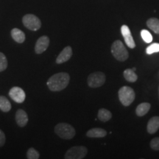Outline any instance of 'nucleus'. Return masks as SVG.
<instances>
[{"instance_id":"f257e3e1","label":"nucleus","mask_w":159,"mask_h":159,"mask_svg":"<svg viewBox=\"0 0 159 159\" xmlns=\"http://www.w3.org/2000/svg\"><path fill=\"white\" fill-rule=\"evenodd\" d=\"M70 76L66 72H60L50 77L47 81V86L52 91H60L69 85Z\"/></svg>"},{"instance_id":"f03ea898","label":"nucleus","mask_w":159,"mask_h":159,"mask_svg":"<svg viewBox=\"0 0 159 159\" xmlns=\"http://www.w3.org/2000/svg\"><path fill=\"white\" fill-rule=\"evenodd\" d=\"M111 52L114 57L119 61H125L128 58L129 54L123 43L116 40L111 46Z\"/></svg>"},{"instance_id":"7ed1b4c3","label":"nucleus","mask_w":159,"mask_h":159,"mask_svg":"<svg viewBox=\"0 0 159 159\" xmlns=\"http://www.w3.org/2000/svg\"><path fill=\"white\" fill-rule=\"evenodd\" d=\"M55 132L63 139H71L75 136V128L67 123H59L55 127Z\"/></svg>"},{"instance_id":"20e7f679","label":"nucleus","mask_w":159,"mask_h":159,"mask_svg":"<svg viewBox=\"0 0 159 159\" xmlns=\"http://www.w3.org/2000/svg\"><path fill=\"white\" fill-rule=\"evenodd\" d=\"M135 92L134 89L128 86H123L119 91V99L124 106H129L134 101Z\"/></svg>"},{"instance_id":"39448f33","label":"nucleus","mask_w":159,"mask_h":159,"mask_svg":"<svg viewBox=\"0 0 159 159\" xmlns=\"http://www.w3.org/2000/svg\"><path fill=\"white\" fill-rule=\"evenodd\" d=\"M88 150L85 147L75 146L67 150L64 158L66 159H82L87 155Z\"/></svg>"},{"instance_id":"423d86ee","label":"nucleus","mask_w":159,"mask_h":159,"mask_svg":"<svg viewBox=\"0 0 159 159\" xmlns=\"http://www.w3.org/2000/svg\"><path fill=\"white\" fill-rule=\"evenodd\" d=\"M106 77L103 72L101 71H96V72L91 73L88 77L87 83L89 87L91 88H98L102 86L105 82Z\"/></svg>"},{"instance_id":"0eeeda50","label":"nucleus","mask_w":159,"mask_h":159,"mask_svg":"<svg viewBox=\"0 0 159 159\" xmlns=\"http://www.w3.org/2000/svg\"><path fill=\"white\" fill-rule=\"evenodd\" d=\"M22 21L24 25L27 29L33 31H36L41 27V20L36 16L33 14H27L23 17Z\"/></svg>"},{"instance_id":"6e6552de","label":"nucleus","mask_w":159,"mask_h":159,"mask_svg":"<svg viewBox=\"0 0 159 159\" xmlns=\"http://www.w3.org/2000/svg\"><path fill=\"white\" fill-rule=\"evenodd\" d=\"M9 96L11 98L17 103H22L25 100V93L22 89L20 87H13L9 91Z\"/></svg>"},{"instance_id":"1a4fd4ad","label":"nucleus","mask_w":159,"mask_h":159,"mask_svg":"<svg viewBox=\"0 0 159 159\" xmlns=\"http://www.w3.org/2000/svg\"><path fill=\"white\" fill-rule=\"evenodd\" d=\"M121 33L123 38H124L125 43L128 45V47L131 49H134L136 47V43L134 42V38L131 35V32L129 27L127 25H122L121 27Z\"/></svg>"},{"instance_id":"9d476101","label":"nucleus","mask_w":159,"mask_h":159,"mask_svg":"<svg viewBox=\"0 0 159 159\" xmlns=\"http://www.w3.org/2000/svg\"><path fill=\"white\" fill-rule=\"evenodd\" d=\"M49 44V37L43 35V36L40 37L38 39L36 43L35 46V52L37 54H41L43 52L47 50Z\"/></svg>"},{"instance_id":"9b49d317","label":"nucleus","mask_w":159,"mask_h":159,"mask_svg":"<svg viewBox=\"0 0 159 159\" xmlns=\"http://www.w3.org/2000/svg\"><path fill=\"white\" fill-rule=\"evenodd\" d=\"M71 55H72V49L71 47L68 46V47H65L57 56L56 58V63L61 64V63L66 62L71 58Z\"/></svg>"},{"instance_id":"f8f14e48","label":"nucleus","mask_w":159,"mask_h":159,"mask_svg":"<svg viewBox=\"0 0 159 159\" xmlns=\"http://www.w3.org/2000/svg\"><path fill=\"white\" fill-rule=\"evenodd\" d=\"M16 121L19 127H25L28 122V116L27 113L22 109H19L16 114Z\"/></svg>"},{"instance_id":"ddd939ff","label":"nucleus","mask_w":159,"mask_h":159,"mask_svg":"<svg viewBox=\"0 0 159 159\" xmlns=\"http://www.w3.org/2000/svg\"><path fill=\"white\" fill-rule=\"evenodd\" d=\"M159 129V116L152 117L148 123L147 130L150 134H153L156 133Z\"/></svg>"},{"instance_id":"4468645a","label":"nucleus","mask_w":159,"mask_h":159,"mask_svg":"<svg viewBox=\"0 0 159 159\" xmlns=\"http://www.w3.org/2000/svg\"><path fill=\"white\" fill-rule=\"evenodd\" d=\"M107 135V132L102 128H92L86 133L89 138H102Z\"/></svg>"},{"instance_id":"2eb2a0df","label":"nucleus","mask_w":159,"mask_h":159,"mask_svg":"<svg viewBox=\"0 0 159 159\" xmlns=\"http://www.w3.org/2000/svg\"><path fill=\"white\" fill-rule=\"evenodd\" d=\"M11 36L17 43H21L25 41V35L21 30L14 28L11 30Z\"/></svg>"},{"instance_id":"dca6fc26","label":"nucleus","mask_w":159,"mask_h":159,"mask_svg":"<svg viewBox=\"0 0 159 159\" xmlns=\"http://www.w3.org/2000/svg\"><path fill=\"white\" fill-rule=\"evenodd\" d=\"M151 105L150 103L148 102H142L140 105L137 106L136 113L137 116H143L145 114H148V112L150 111Z\"/></svg>"},{"instance_id":"f3484780","label":"nucleus","mask_w":159,"mask_h":159,"mask_svg":"<svg viewBox=\"0 0 159 159\" xmlns=\"http://www.w3.org/2000/svg\"><path fill=\"white\" fill-rule=\"evenodd\" d=\"M97 117L101 122H108L110 120L112 117V114L108 110L105 108H101L99 109L98 111V114H97Z\"/></svg>"},{"instance_id":"a211bd4d","label":"nucleus","mask_w":159,"mask_h":159,"mask_svg":"<svg viewBox=\"0 0 159 159\" xmlns=\"http://www.w3.org/2000/svg\"><path fill=\"white\" fill-rule=\"evenodd\" d=\"M148 27L150 30H152L154 33L158 34L159 33V19L156 18H151L147 21Z\"/></svg>"},{"instance_id":"6ab92c4d","label":"nucleus","mask_w":159,"mask_h":159,"mask_svg":"<svg viewBox=\"0 0 159 159\" xmlns=\"http://www.w3.org/2000/svg\"><path fill=\"white\" fill-rule=\"evenodd\" d=\"M123 75H124L125 80L127 81H128V82L134 83L138 79L136 74L132 69H128L126 70H125L124 72H123Z\"/></svg>"},{"instance_id":"aec40b11","label":"nucleus","mask_w":159,"mask_h":159,"mask_svg":"<svg viewBox=\"0 0 159 159\" xmlns=\"http://www.w3.org/2000/svg\"><path fill=\"white\" fill-rule=\"evenodd\" d=\"M11 109V104L5 97L0 96V110L3 112H8Z\"/></svg>"},{"instance_id":"412c9836","label":"nucleus","mask_w":159,"mask_h":159,"mask_svg":"<svg viewBox=\"0 0 159 159\" xmlns=\"http://www.w3.org/2000/svg\"><path fill=\"white\" fill-rule=\"evenodd\" d=\"M27 158L28 159H39L40 154L34 148H30L27 152Z\"/></svg>"},{"instance_id":"4be33fe9","label":"nucleus","mask_w":159,"mask_h":159,"mask_svg":"<svg viewBox=\"0 0 159 159\" xmlns=\"http://www.w3.org/2000/svg\"><path fill=\"white\" fill-rule=\"evenodd\" d=\"M141 35H142V38L143 40L146 43H151L152 41V35L150 34V33L149 31L147 30H142L141 31Z\"/></svg>"},{"instance_id":"5701e85b","label":"nucleus","mask_w":159,"mask_h":159,"mask_svg":"<svg viewBox=\"0 0 159 159\" xmlns=\"http://www.w3.org/2000/svg\"><path fill=\"white\" fill-rule=\"evenodd\" d=\"M146 52L148 55L153 54V53L158 52H159V43H153L150 44L148 48L146 49Z\"/></svg>"},{"instance_id":"b1692460","label":"nucleus","mask_w":159,"mask_h":159,"mask_svg":"<svg viewBox=\"0 0 159 159\" xmlns=\"http://www.w3.org/2000/svg\"><path fill=\"white\" fill-rule=\"evenodd\" d=\"M7 67V57L2 52H0V71L5 70Z\"/></svg>"},{"instance_id":"393cba45","label":"nucleus","mask_w":159,"mask_h":159,"mask_svg":"<svg viewBox=\"0 0 159 159\" xmlns=\"http://www.w3.org/2000/svg\"><path fill=\"white\" fill-rule=\"evenodd\" d=\"M150 148L154 150H159V137L152 139L150 142Z\"/></svg>"},{"instance_id":"a878e982","label":"nucleus","mask_w":159,"mask_h":159,"mask_svg":"<svg viewBox=\"0 0 159 159\" xmlns=\"http://www.w3.org/2000/svg\"><path fill=\"white\" fill-rule=\"evenodd\" d=\"M5 135L3 131L0 130V147H2L5 143Z\"/></svg>"},{"instance_id":"bb28decb","label":"nucleus","mask_w":159,"mask_h":159,"mask_svg":"<svg viewBox=\"0 0 159 159\" xmlns=\"http://www.w3.org/2000/svg\"><path fill=\"white\" fill-rule=\"evenodd\" d=\"M132 69H133V70H134V71H135V70H136V69H135V68H133Z\"/></svg>"}]
</instances>
